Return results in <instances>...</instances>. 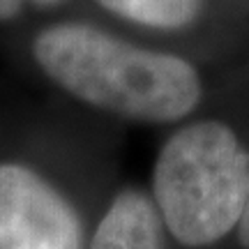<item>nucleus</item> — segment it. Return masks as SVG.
I'll list each match as a JSON object with an SVG mask.
<instances>
[{"mask_svg": "<svg viewBox=\"0 0 249 249\" xmlns=\"http://www.w3.org/2000/svg\"><path fill=\"white\" fill-rule=\"evenodd\" d=\"M71 203L21 164H0V249H81Z\"/></svg>", "mask_w": 249, "mask_h": 249, "instance_id": "obj_3", "label": "nucleus"}, {"mask_svg": "<svg viewBox=\"0 0 249 249\" xmlns=\"http://www.w3.org/2000/svg\"><path fill=\"white\" fill-rule=\"evenodd\" d=\"M21 5H23V0H0V21L17 17Z\"/></svg>", "mask_w": 249, "mask_h": 249, "instance_id": "obj_6", "label": "nucleus"}, {"mask_svg": "<svg viewBox=\"0 0 249 249\" xmlns=\"http://www.w3.org/2000/svg\"><path fill=\"white\" fill-rule=\"evenodd\" d=\"M240 242L245 247H249V198H247V205H245V213H242V219H240Z\"/></svg>", "mask_w": 249, "mask_h": 249, "instance_id": "obj_7", "label": "nucleus"}, {"mask_svg": "<svg viewBox=\"0 0 249 249\" xmlns=\"http://www.w3.org/2000/svg\"><path fill=\"white\" fill-rule=\"evenodd\" d=\"M37 5H55V2H60V0H35Z\"/></svg>", "mask_w": 249, "mask_h": 249, "instance_id": "obj_8", "label": "nucleus"}, {"mask_svg": "<svg viewBox=\"0 0 249 249\" xmlns=\"http://www.w3.org/2000/svg\"><path fill=\"white\" fill-rule=\"evenodd\" d=\"M111 12L143 26L182 28L198 14L201 0H99Z\"/></svg>", "mask_w": 249, "mask_h": 249, "instance_id": "obj_5", "label": "nucleus"}, {"mask_svg": "<svg viewBox=\"0 0 249 249\" xmlns=\"http://www.w3.org/2000/svg\"><path fill=\"white\" fill-rule=\"evenodd\" d=\"M33 51L39 67L67 92L124 118L178 120L201 97V83L189 62L132 46L92 26L46 28Z\"/></svg>", "mask_w": 249, "mask_h": 249, "instance_id": "obj_1", "label": "nucleus"}, {"mask_svg": "<svg viewBox=\"0 0 249 249\" xmlns=\"http://www.w3.org/2000/svg\"><path fill=\"white\" fill-rule=\"evenodd\" d=\"M152 189L176 240L189 247L210 245L242 219L249 155L226 124H189L161 148Z\"/></svg>", "mask_w": 249, "mask_h": 249, "instance_id": "obj_2", "label": "nucleus"}, {"mask_svg": "<svg viewBox=\"0 0 249 249\" xmlns=\"http://www.w3.org/2000/svg\"><path fill=\"white\" fill-rule=\"evenodd\" d=\"M90 249H164L160 214L150 198L134 189L118 194Z\"/></svg>", "mask_w": 249, "mask_h": 249, "instance_id": "obj_4", "label": "nucleus"}]
</instances>
